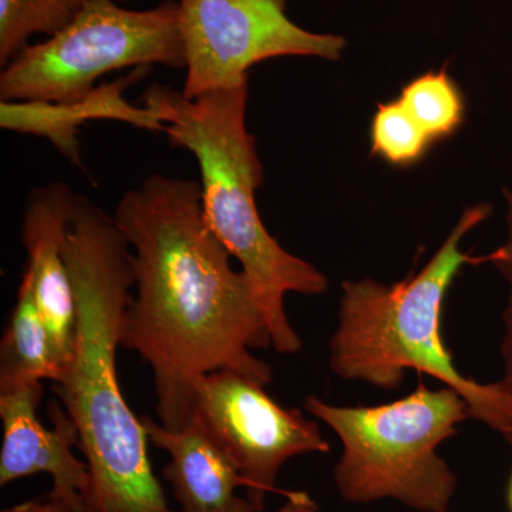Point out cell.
Listing matches in <instances>:
<instances>
[{
  "label": "cell",
  "mask_w": 512,
  "mask_h": 512,
  "mask_svg": "<svg viewBox=\"0 0 512 512\" xmlns=\"http://www.w3.org/2000/svg\"><path fill=\"white\" fill-rule=\"evenodd\" d=\"M42 397L43 383L0 392V485L49 474L53 483L47 500L73 512H86L84 501L90 493L92 476L86 460L73 453V447L79 448V431L57 397L47 406L52 427H46L37 417Z\"/></svg>",
  "instance_id": "obj_9"
},
{
  "label": "cell",
  "mask_w": 512,
  "mask_h": 512,
  "mask_svg": "<svg viewBox=\"0 0 512 512\" xmlns=\"http://www.w3.org/2000/svg\"><path fill=\"white\" fill-rule=\"evenodd\" d=\"M154 64L185 69L178 2L130 10L114 0H89L66 28L29 45L3 67L0 100L76 103L106 74Z\"/></svg>",
  "instance_id": "obj_6"
},
{
  "label": "cell",
  "mask_w": 512,
  "mask_h": 512,
  "mask_svg": "<svg viewBox=\"0 0 512 512\" xmlns=\"http://www.w3.org/2000/svg\"><path fill=\"white\" fill-rule=\"evenodd\" d=\"M191 421L247 480L249 501L259 512L266 494L288 493L276 488L286 461L330 450L318 423L301 410L285 409L264 386L228 369L202 377Z\"/></svg>",
  "instance_id": "obj_8"
},
{
  "label": "cell",
  "mask_w": 512,
  "mask_h": 512,
  "mask_svg": "<svg viewBox=\"0 0 512 512\" xmlns=\"http://www.w3.org/2000/svg\"><path fill=\"white\" fill-rule=\"evenodd\" d=\"M64 256L76 296V336L72 359L53 392L76 424L79 450L90 468L86 512H175L117 373L134 286L127 239L114 217L76 194Z\"/></svg>",
  "instance_id": "obj_2"
},
{
  "label": "cell",
  "mask_w": 512,
  "mask_h": 512,
  "mask_svg": "<svg viewBox=\"0 0 512 512\" xmlns=\"http://www.w3.org/2000/svg\"><path fill=\"white\" fill-rule=\"evenodd\" d=\"M491 215L488 204L467 208L417 274L383 285L373 279L343 282L339 323L330 339V369L345 380L397 389L409 369L426 373L464 397L470 416L504 434L512 430V403L498 383H480L458 372L441 329L448 289L467 265L491 262L460 242Z\"/></svg>",
  "instance_id": "obj_4"
},
{
  "label": "cell",
  "mask_w": 512,
  "mask_h": 512,
  "mask_svg": "<svg viewBox=\"0 0 512 512\" xmlns=\"http://www.w3.org/2000/svg\"><path fill=\"white\" fill-rule=\"evenodd\" d=\"M74 200L76 194L64 183L30 192L22 225L28 254L25 272L32 279L37 306L64 370L72 359L77 320L72 276L64 256Z\"/></svg>",
  "instance_id": "obj_10"
},
{
  "label": "cell",
  "mask_w": 512,
  "mask_h": 512,
  "mask_svg": "<svg viewBox=\"0 0 512 512\" xmlns=\"http://www.w3.org/2000/svg\"><path fill=\"white\" fill-rule=\"evenodd\" d=\"M148 440L170 456L163 476L181 512H259L249 498L238 495L248 483L234 464L191 421L180 431L141 417Z\"/></svg>",
  "instance_id": "obj_11"
},
{
  "label": "cell",
  "mask_w": 512,
  "mask_h": 512,
  "mask_svg": "<svg viewBox=\"0 0 512 512\" xmlns=\"http://www.w3.org/2000/svg\"><path fill=\"white\" fill-rule=\"evenodd\" d=\"M63 373L55 343L37 306L32 279L25 272L0 345V392L43 380L57 383Z\"/></svg>",
  "instance_id": "obj_12"
},
{
  "label": "cell",
  "mask_w": 512,
  "mask_h": 512,
  "mask_svg": "<svg viewBox=\"0 0 512 512\" xmlns=\"http://www.w3.org/2000/svg\"><path fill=\"white\" fill-rule=\"evenodd\" d=\"M187 99L248 83L256 63L275 57L339 60L342 36L313 33L286 15V0H178Z\"/></svg>",
  "instance_id": "obj_7"
},
{
  "label": "cell",
  "mask_w": 512,
  "mask_h": 512,
  "mask_svg": "<svg viewBox=\"0 0 512 512\" xmlns=\"http://www.w3.org/2000/svg\"><path fill=\"white\" fill-rule=\"evenodd\" d=\"M508 441H510L512 446V430L511 433L507 436ZM507 503H508V510L512 512V474L510 478V484H508V491H507Z\"/></svg>",
  "instance_id": "obj_19"
},
{
  "label": "cell",
  "mask_w": 512,
  "mask_h": 512,
  "mask_svg": "<svg viewBox=\"0 0 512 512\" xmlns=\"http://www.w3.org/2000/svg\"><path fill=\"white\" fill-rule=\"evenodd\" d=\"M505 205H507V238L503 245L491 252V262L501 275L504 276L508 286L507 306L503 313L504 338L501 345V356H503L504 372L503 377L498 380V386L512 403V191H504Z\"/></svg>",
  "instance_id": "obj_16"
},
{
  "label": "cell",
  "mask_w": 512,
  "mask_h": 512,
  "mask_svg": "<svg viewBox=\"0 0 512 512\" xmlns=\"http://www.w3.org/2000/svg\"><path fill=\"white\" fill-rule=\"evenodd\" d=\"M433 143L453 136L466 120V101L446 69L414 77L399 97Z\"/></svg>",
  "instance_id": "obj_14"
},
{
  "label": "cell",
  "mask_w": 512,
  "mask_h": 512,
  "mask_svg": "<svg viewBox=\"0 0 512 512\" xmlns=\"http://www.w3.org/2000/svg\"><path fill=\"white\" fill-rule=\"evenodd\" d=\"M89 0H0V66L12 62L35 35L55 36Z\"/></svg>",
  "instance_id": "obj_13"
},
{
  "label": "cell",
  "mask_w": 512,
  "mask_h": 512,
  "mask_svg": "<svg viewBox=\"0 0 512 512\" xmlns=\"http://www.w3.org/2000/svg\"><path fill=\"white\" fill-rule=\"evenodd\" d=\"M33 501H26V503H20L13 505V507L6 508L2 512H32Z\"/></svg>",
  "instance_id": "obj_18"
},
{
  "label": "cell",
  "mask_w": 512,
  "mask_h": 512,
  "mask_svg": "<svg viewBox=\"0 0 512 512\" xmlns=\"http://www.w3.org/2000/svg\"><path fill=\"white\" fill-rule=\"evenodd\" d=\"M113 217L133 249L136 286L121 346L153 372L158 423L187 427L198 383L217 370L269 386L271 366L251 353L272 346L264 309L205 220L200 183L151 175Z\"/></svg>",
  "instance_id": "obj_1"
},
{
  "label": "cell",
  "mask_w": 512,
  "mask_h": 512,
  "mask_svg": "<svg viewBox=\"0 0 512 512\" xmlns=\"http://www.w3.org/2000/svg\"><path fill=\"white\" fill-rule=\"evenodd\" d=\"M305 409L342 441L335 467L340 497L352 504L396 500L420 512H448L457 477L437 448L470 416L464 397L420 383L380 406H333L309 396Z\"/></svg>",
  "instance_id": "obj_5"
},
{
  "label": "cell",
  "mask_w": 512,
  "mask_h": 512,
  "mask_svg": "<svg viewBox=\"0 0 512 512\" xmlns=\"http://www.w3.org/2000/svg\"><path fill=\"white\" fill-rule=\"evenodd\" d=\"M143 100L163 123L171 146L190 151L200 165L205 220L251 279L276 352L295 355L302 342L286 316L285 295H322L329 281L285 251L261 220L255 195L264 167L247 128L248 83L197 99L154 84Z\"/></svg>",
  "instance_id": "obj_3"
},
{
  "label": "cell",
  "mask_w": 512,
  "mask_h": 512,
  "mask_svg": "<svg viewBox=\"0 0 512 512\" xmlns=\"http://www.w3.org/2000/svg\"><path fill=\"white\" fill-rule=\"evenodd\" d=\"M370 143L373 156L396 167L419 163L434 144L400 99L377 104Z\"/></svg>",
  "instance_id": "obj_15"
},
{
  "label": "cell",
  "mask_w": 512,
  "mask_h": 512,
  "mask_svg": "<svg viewBox=\"0 0 512 512\" xmlns=\"http://www.w3.org/2000/svg\"><path fill=\"white\" fill-rule=\"evenodd\" d=\"M114 2H130V0H114Z\"/></svg>",
  "instance_id": "obj_20"
},
{
  "label": "cell",
  "mask_w": 512,
  "mask_h": 512,
  "mask_svg": "<svg viewBox=\"0 0 512 512\" xmlns=\"http://www.w3.org/2000/svg\"><path fill=\"white\" fill-rule=\"evenodd\" d=\"M32 512H73L62 507V505L52 503V501H33ZM275 512H319L318 505L312 500L311 495L303 491H289L286 494L285 504Z\"/></svg>",
  "instance_id": "obj_17"
}]
</instances>
